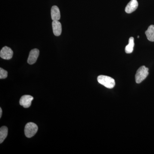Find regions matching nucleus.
Masks as SVG:
<instances>
[{"label": "nucleus", "mask_w": 154, "mask_h": 154, "mask_svg": "<svg viewBox=\"0 0 154 154\" xmlns=\"http://www.w3.org/2000/svg\"><path fill=\"white\" fill-rule=\"evenodd\" d=\"M98 82L109 89H112L115 85V80L111 77L106 75H99L97 78Z\"/></svg>", "instance_id": "obj_1"}, {"label": "nucleus", "mask_w": 154, "mask_h": 154, "mask_svg": "<svg viewBox=\"0 0 154 154\" xmlns=\"http://www.w3.org/2000/svg\"><path fill=\"white\" fill-rule=\"evenodd\" d=\"M149 75V69L145 66H142L138 69L135 75V81L140 84Z\"/></svg>", "instance_id": "obj_2"}, {"label": "nucleus", "mask_w": 154, "mask_h": 154, "mask_svg": "<svg viewBox=\"0 0 154 154\" xmlns=\"http://www.w3.org/2000/svg\"><path fill=\"white\" fill-rule=\"evenodd\" d=\"M38 129V126L36 124L33 122H29L25 126V136L28 138L32 137L37 133Z\"/></svg>", "instance_id": "obj_3"}, {"label": "nucleus", "mask_w": 154, "mask_h": 154, "mask_svg": "<svg viewBox=\"0 0 154 154\" xmlns=\"http://www.w3.org/2000/svg\"><path fill=\"white\" fill-rule=\"evenodd\" d=\"M13 50L10 47L5 46L3 47L0 51V57L5 60L11 59L13 56Z\"/></svg>", "instance_id": "obj_4"}, {"label": "nucleus", "mask_w": 154, "mask_h": 154, "mask_svg": "<svg viewBox=\"0 0 154 154\" xmlns=\"http://www.w3.org/2000/svg\"><path fill=\"white\" fill-rule=\"evenodd\" d=\"M33 97L30 95H24L21 97L19 101L20 105L23 106L24 108H28L31 105Z\"/></svg>", "instance_id": "obj_5"}, {"label": "nucleus", "mask_w": 154, "mask_h": 154, "mask_svg": "<svg viewBox=\"0 0 154 154\" xmlns=\"http://www.w3.org/2000/svg\"><path fill=\"white\" fill-rule=\"evenodd\" d=\"M39 51L37 48H34L30 51L28 59V63L32 65L36 62L39 55Z\"/></svg>", "instance_id": "obj_6"}, {"label": "nucleus", "mask_w": 154, "mask_h": 154, "mask_svg": "<svg viewBox=\"0 0 154 154\" xmlns=\"http://www.w3.org/2000/svg\"><path fill=\"white\" fill-rule=\"evenodd\" d=\"M138 3L137 0H131L125 8V11L127 14H131L137 9Z\"/></svg>", "instance_id": "obj_7"}, {"label": "nucleus", "mask_w": 154, "mask_h": 154, "mask_svg": "<svg viewBox=\"0 0 154 154\" xmlns=\"http://www.w3.org/2000/svg\"><path fill=\"white\" fill-rule=\"evenodd\" d=\"M53 31L56 36H60L62 32V25L59 21H53L52 23Z\"/></svg>", "instance_id": "obj_8"}, {"label": "nucleus", "mask_w": 154, "mask_h": 154, "mask_svg": "<svg viewBox=\"0 0 154 154\" xmlns=\"http://www.w3.org/2000/svg\"><path fill=\"white\" fill-rule=\"evenodd\" d=\"M51 17L53 21H59L60 19V11L57 6H54L51 8Z\"/></svg>", "instance_id": "obj_9"}, {"label": "nucleus", "mask_w": 154, "mask_h": 154, "mask_svg": "<svg viewBox=\"0 0 154 154\" xmlns=\"http://www.w3.org/2000/svg\"><path fill=\"white\" fill-rule=\"evenodd\" d=\"M145 34L149 41L154 42V25H151L149 26L147 30L146 31Z\"/></svg>", "instance_id": "obj_10"}, {"label": "nucleus", "mask_w": 154, "mask_h": 154, "mask_svg": "<svg viewBox=\"0 0 154 154\" xmlns=\"http://www.w3.org/2000/svg\"><path fill=\"white\" fill-rule=\"evenodd\" d=\"M134 38L133 37H131L128 41V44L126 45L125 48V51L127 54H130L133 51L134 47Z\"/></svg>", "instance_id": "obj_11"}, {"label": "nucleus", "mask_w": 154, "mask_h": 154, "mask_svg": "<svg viewBox=\"0 0 154 154\" xmlns=\"http://www.w3.org/2000/svg\"><path fill=\"white\" fill-rule=\"evenodd\" d=\"M8 134V128L6 126H2L0 128V143L3 142Z\"/></svg>", "instance_id": "obj_12"}, {"label": "nucleus", "mask_w": 154, "mask_h": 154, "mask_svg": "<svg viewBox=\"0 0 154 154\" xmlns=\"http://www.w3.org/2000/svg\"><path fill=\"white\" fill-rule=\"evenodd\" d=\"M8 72L2 68H0V79H5L8 77Z\"/></svg>", "instance_id": "obj_13"}, {"label": "nucleus", "mask_w": 154, "mask_h": 154, "mask_svg": "<svg viewBox=\"0 0 154 154\" xmlns=\"http://www.w3.org/2000/svg\"><path fill=\"white\" fill-rule=\"evenodd\" d=\"M2 108H0V118H1L2 116Z\"/></svg>", "instance_id": "obj_14"}, {"label": "nucleus", "mask_w": 154, "mask_h": 154, "mask_svg": "<svg viewBox=\"0 0 154 154\" xmlns=\"http://www.w3.org/2000/svg\"><path fill=\"white\" fill-rule=\"evenodd\" d=\"M140 37V36H137V38H139Z\"/></svg>", "instance_id": "obj_15"}]
</instances>
